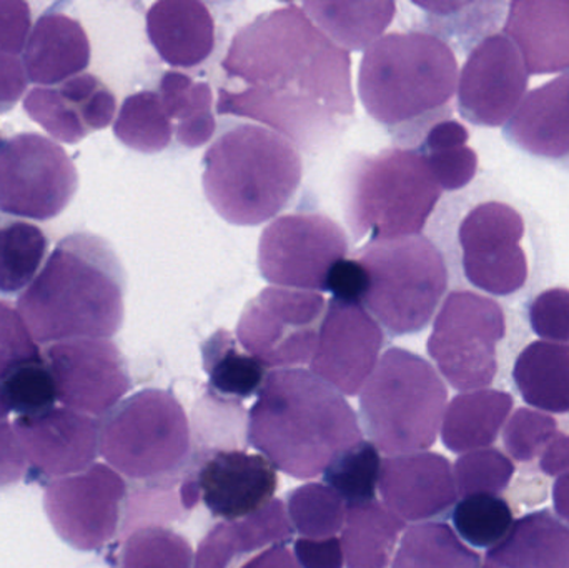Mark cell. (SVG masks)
Returning a JSON list of instances; mask_svg holds the SVG:
<instances>
[{
    "mask_svg": "<svg viewBox=\"0 0 569 568\" xmlns=\"http://www.w3.org/2000/svg\"><path fill=\"white\" fill-rule=\"evenodd\" d=\"M458 77L457 56L441 37L393 32L365 50L358 93L371 119L415 142L435 123L451 119Z\"/></svg>",
    "mask_w": 569,
    "mask_h": 568,
    "instance_id": "cell-4",
    "label": "cell"
},
{
    "mask_svg": "<svg viewBox=\"0 0 569 568\" xmlns=\"http://www.w3.org/2000/svg\"><path fill=\"white\" fill-rule=\"evenodd\" d=\"M10 407L7 403L6 393H3L2 383H0V422H6L9 417Z\"/></svg>",
    "mask_w": 569,
    "mask_h": 568,
    "instance_id": "cell-56",
    "label": "cell"
},
{
    "mask_svg": "<svg viewBox=\"0 0 569 568\" xmlns=\"http://www.w3.org/2000/svg\"><path fill=\"white\" fill-rule=\"evenodd\" d=\"M203 370L213 392L229 399H249L262 389L267 367L242 352L229 330L220 329L202 343Z\"/></svg>",
    "mask_w": 569,
    "mask_h": 568,
    "instance_id": "cell-34",
    "label": "cell"
},
{
    "mask_svg": "<svg viewBox=\"0 0 569 568\" xmlns=\"http://www.w3.org/2000/svg\"><path fill=\"white\" fill-rule=\"evenodd\" d=\"M348 236L321 213H291L266 227L259 243L263 279L283 289L327 292L331 269L347 259Z\"/></svg>",
    "mask_w": 569,
    "mask_h": 568,
    "instance_id": "cell-12",
    "label": "cell"
},
{
    "mask_svg": "<svg viewBox=\"0 0 569 568\" xmlns=\"http://www.w3.org/2000/svg\"><path fill=\"white\" fill-rule=\"evenodd\" d=\"M505 336L507 316L497 300L471 290H453L435 317L428 356L455 390H483L497 377V349Z\"/></svg>",
    "mask_w": 569,
    "mask_h": 568,
    "instance_id": "cell-10",
    "label": "cell"
},
{
    "mask_svg": "<svg viewBox=\"0 0 569 568\" xmlns=\"http://www.w3.org/2000/svg\"><path fill=\"white\" fill-rule=\"evenodd\" d=\"M453 476L461 499L477 494L500 497L513 479L515 464L500 450H475L457 460Z\"/></svg>",
    "mask_w": 569,
    "mask_h": 568,
    "instance_id": "cell-43",
    "label": "cell"
},
{
    "mask_svg": "<svg viewBox=\"0 0 569 568\" xmlns=\"http://www.w3.org/2000/svg\"><path fill=\"white\" fill-rule=\"evenodd\" d=\"M403 520L378 500L347 507L341 547L347 568H387L405 530Z\"/></svg>",
    "mask_w": 569,
    "mask_h": 568,
    "instance_id": "cell-32",
    "label": "cell"
},
{
    "mask_svg": "<svg viewBox=\"0 0 569 568\" xmlns=\"http://www.w3.org/2000/svg\"><path fill=\"white\" fill-rule=\"evenodd\" d=\"M505 33L520 50L528 72H569V0H515Z\"/></svg>",
    "mask_w": 569,
    "mask_h": 568,
    "instance_id": "cell-24",
    "label": "cell"
},
{
    "mask_svg": "<svg viewBox=\"0 0 569 568\" xmlns=\"http://www.w3.org/2000/svg\"><path fill=\"white\" fill-rule=\"evenodd\" d=\"M468 139L467 127L453 119L435 123L421 139L417 150L427 160L441 190L465 189L477 177L478 156L468 147Z\"/></svg>",
    "mask_w": 569,
    "mask_h": 568,
    "instance_id": "cell-36",
    "label": "cell"
},
{
    "mask_svg": "<svg viewBox=\"0 0 569 568\" xmlns=\"http://www.w3.org/2000/svg\"><path fill=\"white\" fill-rule=\"evenodd\" d=\"M531 330L547 342L569 343V289L551 287L528 306Z\"/></svg>",
    "mask_w": 569,
    "mask_h": 568,
    "instance_id": "cell-47",
    "label": "cell"
},
{
    "mask_svg": "<svg viewBox=\"0 0 569 568\" xmlns=\"http://www.w3.org/2000/svg\"><path fill=\"white\" fill-rule=\"evenodd\" d=\"M26 469V456L12 423L0 422V489L20 482Z\"/></svg>",
    "mask_w": 569,
    "mask_h": 568,
    "instance_id": "cell-51",
    "label": "cell"
},
{
    "mask_svg": "<svg viewBox=\"0 0 569 568\" xmlns=\"http://www.w3.org/2000/svg\"><path fill=\"white\" fill-rule=\"evenodd\" d=\"M513 380L528 406L551 413L569 412V343H528L515 360Z\"/></svg>",
    "mask_w": 569,
    "mask_h": 568,
    "instance_id": "cell-30",
    "label": "cell"
},
{
    "mask_svg": "<svg viewBox=\"0 0 569 568\" xmlns=\"http://www.w3.org/2000/svg\"><path fill=\"white\" fill-rule=\"evenodd\" d=\"M383 330L361 303L331 299L325 310L311 373L343 396H357L373 373Z\"/></svg>",
    "mask_w": 569,
    "mask_h": 568,
    "instance_id": "cell-18",
    "label": "cell"
},
{
    "mask_svg": "<svg viewBox=\"0 0 569 568\" xmlns=\"http://www.w3.org/2000/svg\"><path fill=\"white\" fill-rule=\"evenodd\" d=\"M555 510L558 519L563 520L569 526V472L558 477L553 487Z\"/></svg>",
    "mask_w": 569,
    "mask_h": 568,
    "instance_id": "cell-55",
    "label": "cell"
},
{
    "mask_svg": "<svg viewBox=\"0 0 569 568\" xmlns=\"http://www.w3.org/2000/svg\"><path fill=\"white\" fill-rule=\"evenodd\" d=\"M558 434V423L553 417L540 410L518 409L507 420L503 444L511 459L527 464L537 459L545 447Z\"/></svg>",
    "mask_w": 569,
    "mask_h": 568,
    "instance_id": "cell-45",
    "label": "cell"
},
{
    "mask_svg": "<svg viewBox=\"0 0 569 568\" xmlns=\"http://www.w3.org/2000/svg\"><path fill=\"white\" fill-rule=\"evenodd\" d=\"M325 310L321 293L267 287L243 309L237 340L266 367L305 366L317 350Z\"/></svg>",
    "mask_w": 569,
    "mask_h": 568,
    "instance_id": "cell-11",
    "label": "cell"
},
{
    "mask_svg": "<svg viewBox=\"0 0 569 568\" xmlns=\"http://www.w3.org/2000/svg\"><path fill=\"white\" fill-rule=\"evenodd\" d=\"M540 469L547 476L561 477L569 472V436L558 432L541 452Z\"/></svg>",
    "mask_w": 569,
    "mask_h": 568,
    "instance_id": "cell-53",
    "label": "cell"
},
{
    "mask_svg": "<svg viewBox=\"0 0 569 568\" xmlns=\"http://www.w3.org/2000/svg\"><path fill=\"white\" fill-rule=\"evenodd\" d=\"M355 259L370 286L363 307L391 336H411L430 326L448 290L443 253L425 236L365 243Z\"/></svg>",
    "mask_w": 569,
    "mask_h": 568,
    "instance_id": "cell-8",
    "label": "cell"
},
{
    "mask_svg": "<svg viewBox=\"0 0 569 568\" xmlns=\"http://www.w3.org/2000/svg\"><path fill=\"white\" fill-rule=\"evenodd\" d=\"M378 489L385 507L403 522H430L450 512L458 499L450 460L435 452L388 457Z\"/></svg>",
    "mask_w": 569,
    "mask_h": 568,
    "instance_id": "cell-20",
    "label": "cell"
},
{
    "mask_svg": "<svg viewBox=\"0 0 569 568\" xmlns=\"http://www.w3.org/2000/svg\"><path fill=\"white\" fill-rule=\"evenodd\" d=\"M370 279L367 270L357 259H343L331 269L327 280V292L343 302L361 303L368 292Z\"/></svg>",
    "mask_w": 569,
    "mask_h": 568,
    "instance_id": "cell-49",
    "label": "cell"
},
{
    "mask_svg": "<svg viewBox=\"0 0 569 568\" xmlns=\"http://www.w3.org/2000/svg\"><path fill=\"white\" fill-rule=\"evenodd\" d=\"M36 339L19 310L0 300V382L20 367L43 362Z\"/></svg>",
    "mask_w": 569,
    "mask_h": 568,
    "instance_id": "cell-46",
    "label": "cell"
},
{
    "mask_svg": "<svg viewBox=\"0 0 569 568\" xmlns=\"http://www.w3.org/2000/svg\"><path fill=\"white\" fill-rule=\"evenodd\" d=\"M528 79L513 40L490 33L473 47L458 77V112L473 126H507L527 96Z\"/></svg>",
    "mask_w": 569,
    "mask_h": 568,
    "instance_id": "cell-17",
    "label": "cell"
},
{
    "mask_svg": "<svg viewBox=\"0 0 569 568\" xmlns=\"http://www.w3.org/2000/svg\"><path fill=\"white\" fill-rule=\"evenodd\" d=\"M441 192L417 149L355 153L343 172L345 219L355 242L421 236Z\"/></svg>",
    "mask_w": 569,
    "mask_h": 568,
    "instance_id": "cell-6",
    "label": "cell"
},
{
    "mask_svg": "<svg viewBox=\"0 0 569 568\" xmlns=\"http://www.w3.org/2000/svg\"><path fill=\"white\" fill-rule=\"evenodd\" d=\"M189 540L166 527H140L127 537L120 568H193Z\"/></svg>",
    "mask_w": 569,
    "mask_h": 568,
    "instance_id": "cell-42",
    "label": "cell"
},
{
    "mask_svg": "<svg viewBox=\"0 0 569 568\" xmlns=\"http://www.w3.org/2000/svg\"><path fill=\"white\" fill-rule=\"evenodd\" d=\"M26 87L22 62L16 57L0 53V113L7 112L19 102Z\"/></svg>",
    "mask_w": 569,
    "mask_h": 568,
    "instance_id": "cell-52",
    "label": "cell"
},
{
    "mask_svg": "<svg viewBox=\"0 0 569 568\" xmlns=\"http://www.w3.org/2000/svg\"><path fill=\"white\" fill-rule=\"evenodd\" d=\"M46 363L56 382L57 400L86 416H109L132 389L129 367L109 339L52 343Z\"/></svg>",
    "mask_w": 569,
    "mask_h": 568,
    "instance_id": "cell-16",
    "label": "cell"
},
{
    "mask_svg": "<svg viewBox=\"0 0 569 568\" xmlns=\"http://www.w3.org/2000/svg\"><path fill=\"white\" fill-rule=\"evenodd\" d=\"M487 562L498 568H569V526L548 509L528 514L488 549Z\"/></svg>",
    "mask_w": 569,
    "mask_h": 568,
    "instance_id": "cell-28",
    "label": "cell"
},
{
    "mask_svg": "<svg viewBox=\"0 0 569 568\" xmlns=\"http://www.w3.org/2000/svg\"><path fill=\"white\" fill-rule=\"evenodd\" d=\"M447 400V386L428 360L391 347L361 390V429L387 456L427 452L437 442Z\"/></svg>",
    "mask_w": 569,
    "mask_h": 568,
    "instance_id": "cell-7",
    "label": "cell"
},
{
    "mask_svg": "<svg viewBox=\"0 0 569 568\" xmlns=\"http://www.w3.org/2000/svg\"><path fill=\"white\" fill-rule=\"evenodd\" d=\"M90 42L80 22L66 13H46L27 40L23 66L30 82L52 87L89 67Z\"/></svg>",
    "mask_w": 569,
    "mask_h": 568,
    "instance_id": "cell-26",
    "label": "cell"
},
{
    "mask_svg": "<svg viewBox=\"0 0 569 568\" xmlns=\"http://www.w3.org/2000/svg\"><path fill=\"white\" fill-rule=\"evenodd\" d=\"M291 526L303 539H330L347 519V504L327 484H307L287 497Z\"/></svg>",
    "mask_w": 569,
    "mask_h": 568,
    "instance_id": "cell-39",
    "label": "cell"
},
{
    "mask_svg": "<svg viewBox=\"0 0 569 568\" xmlns=\"http://www.w3.org/2000/svg\"><path fill=\"white\" fill-rule=\"evenodd\" d=\"M481 568H498V567H495L493 564L485 562V566H481Z\"/></svg>",
    "mask_w": 569,
    "mask_h": 568,
    "instance_id": "cell-57",
    "label": "cell"
},
{
    "mask_svg": "<svg viewBox=\"0 0 569 568\" xmlns=\"http://www.w3.org/2000/svg\"><path fill=\"white\" fill-rule=\"evenodd\" d=\"M49 242L42 229L23 220L0 223V292L27 289L39 272Z\"/></svg>",
    "mask_w": 569,
    "mask_h": 568,
    "instance_id": "cell-38",
    "label": "cell"
},
{
    "mask_svg": "<svg viewBox=\"0 0 569 568\" xmlns=\"http://www.w3.org/2000/svg\"><path fill=\"white\" fill-rule=\"evenodd\" d=\"M222 67L242 87L220 89L217 113L257 120L300 149L323 146L355 113L350 52L295 3L242 27Z\"/></svg>",
    "mask_w": 569,
    "mask_h": 568,
    "instance_id": "cell-1",
    "label": "cell"
},
{
    "mask_svg": "<svg viewBox=\"0 0 569 568\" xmlns=\"http://www.w3.org/2000/svg\"><path fill=\"white\" fill-rule=\"evenodd\" d=\"M303 177L293 143L256 123H240L203 156V193L233 226L253 227L279 216Z\"/></svg>",
    "mask_w": 569,
    "mask_h": 568,
    "instance_id": "cell-5",
    "label": "cell"
},
{
    "mask_svg": "<svg viewBox=\"0 0 569 568\" xmlns=\"http://www.w3.org/2000/svg\"><path fill=\"white\" fill-rule=\"evenodd\" d=\"M23 109L53 139L77 143L106 129L116 116L112 90L92 73H80L59 86L36 87L27 93Z\"/></svg>",
    "mask_w": 569,
    "mask_h": 568,
    "instance_id": "cell-22",
    "label": "cell"
},
{
    "mask_svg": "<svg viewBox=\"0 0 569 568\" xmlns=\"http://www.w3.org/2000/svg\"><path fill=\"white\" fill-rule=\"evenodd\" d=\"M79 186L69 153L39 133H19L0 146V210L49 220L59 216Z\"/></svg>",
    "mask_w": 569,
    "mask_h": 568,
    "instance_id": "cell-13",
    "label": "cell"
},
{
    "mask_svg": "<svg viewBox=\"0 0 569 568\" xmlns=\"http://www.w3.org/2000/svg\"><path fill=\"white\" fill-rule=\"evenodd\" d=\"M99 449L127 479H169L187 466L192 452L186 410L169 390H140L107 416Z\"/></svg>",
    "mask_w": 569,
    "mask_h": 568,
    "instance_id": "cell-9",
    "label": "cell"
},
{
    "mask_svg": "<svg viewBox=\"0 0 569 568\" xmlns=\"http://www.w3.org/2000/svg\"><path fill=\"white\" fill-rule=\"evenodd\" d=\"M147 36L172 67L199 66L216 49V22L199 0H160L147 12Z\"/></svg>",
    "mask_w": 569,
    "mask_h": 568,
    "instance_id": "cell-25",
    "label": "cell"
},
{
    "mask_svg": "<svg viewBox=\"0 0 569 568\" xmlns=\"http://www.w3.org/2000/svg\"><path fill=\"white\" fill-rule=\"evenodd\" d=\"M126 272L102 237L76 232L57 243L17 300L36 342L110 339L123 323Z\"/></svg>",
    "mask_w": 569,
    "mask_h": 568,
    "instance_id": "cell-2",
    "label": "cell"
},
{
    "mask_svg": "<svg viewBox=\"0 0 569 568\" xmlns=\"http://www.w3.org/2000/svg\"><path fill=\"white\" fill-rule=\"evenodd\" d=\"M159 96L177 142L187 149L206 146L217 130L212 87L176 70L163 73Z\"/></svg>",
    "mask_w": 569,
    "mask_h": 568,
    "instance_id": "cell-33",
    "label": "cell"
},
{
    "mask_svg": "<svg viewBox=\"0 0 569 568\" xmlns=\"http://www.w3.org/2000/svg\"><path fill=\"white\" fill-rule=\"evenodd\" d=\"M513 407V396L503 390L460 393L445 410L441 442L453 454L488 449L497 442Z\"/></svg>",
    "mask_w": 569,
    "mask_h": 568,
    "instance_id": "cell-29",
    "label": "cell"
},
{
    "mask_svg": "<svg viewBox=\"0 0 569 568\" xmlns=\"http://www.w3.org/2000/svg\"><path fill=\"white\" fill-rule=\"evenodd\" d=\"M391 568H481V559L448 524L423 522L403 534Z\"/></svg>",
    "mask_w": 569,
    "mask_h": 568,
    "instance_id": "cell-35",
    "label": "cell"
},
{
    "mask_svg": "<svg viewBox=\"0 0 569 568\" xmlns=\"http://www.w3.org/2000/svg\"><path fill=\"white\" fill-rule=\"evenodd\" d=\"M117 139L142 153H157L172 142L173 127L159 93L142 90L123 100L113 123Z\"/></svg>",
    "mask_w": 569,
    "mask_h": 568,
    "instance_id": "cell-37",
    "label": "cell"
},
{
    "mask_svg": "<svg viewBox=\"0 0 569 568\" xmlns=\"http://www.w3.org/2000/svg\"><path fill=\"white\" fill-rule=\"evenodd\" d=\"M30 7L22 0H0V53L16 57L30 36Z\"/></svg>",
    "mask_w": 569,
    "mask_h": 568,
    "instance_id": "cell-48",
    "label": "cell"
},
{
    "mask_svg": "<svg viewBox=\"0 0 569 568\" xmlns=\"http://www.w3.org/2000/svg\"><path fill=\"white\" fill-rule=\"evenodd\" d=\"M527 222L517 207L501 200L475 206L461 220V267L471 286L495 297H511L530 279L523 242Z\"/></svg>",
    "mask_w": 569,
    "mask_h": 568,
    "instance_id": "cell-14",
    "label": "cell"
},
{
    "mask_svg": "<svg viewBox=\"0 0 569 568\" xmlns=\"http://www.w3.org/2000/svg\"><path fill=\"white\" fill-rule=\"evenodd\" d=\"M295 559L303 568H343L345 556L341 540L298 539L295 542Z\"/></svg>",
    "mask_w": 569,
    "mask_h": 568,
    "instance_id": "cell-50",
    "label": "cell"
},
{
    "mask_svg": "<svg viewBox=\"0 0 569 568\" xmlns=\"http://www.w3.org/2000/svg\"><path fill=\"white\" fill-rule=\"evenodd\" d=\"M293 539V526L280 499L246 519L220 522L200 540L193 568H230L237 560L260 549L287 546Z\"/></svg>",
    "mask_w": 569,
    "mask_h": 568,
    "instance_id": "cell-27",
    "label": "cell"
},
{
    "mask_svg": "<svg viewBox=\"0 0 569 568\" xmlns=\"http://www.w3.org/2000/svg\"><path fill=\"white\" fill-rule=\"evenodd\" d=\"M503 136L527 156L569 172V72L527 92Z\"/></svg>",
    "mask_w": 569,
    "mask_h": 568,
    "instance_id": "cell-23",
    "label": "cell"
},
{
    "mask_svg": "<svg viewBox=\"0 0 569 568\" xmlns=\"http://www.w3.org/2000/svg\"><path fill=\"white\" fill-rule=\"evenodd\" d=\"M381 464L380 450L370 440L363 439L357 446L343 450L325 469V482L338 492L348 507L361 506L375 500Z\"/></svg>",
    "mask_w": 569,
    "mask_h": 568,
    "instance_id": "cell-40",
    "label": "cell"
},
{
    "mask_svg": "<svg viewBox=\"0 0 569 568\" xmlns=\"http://www.w3.org/2000/svg\"><path fill=\"white\" fill-rule=\"evenodd\" d=\"M303 12L341 49L365 50L373 46L397 12L393 0L373 2H308Z\"/></svg>",
    "mask_w": 569,
    "mask_h": 568,
    "instance_id": "cell-31",
    "label": "cell"
},
{
    "mask_svg": "<svg viewBox=\"0 0 569 568\" xmlns=\"http://www.w3.org/2000/svg\"><path fill=\"white\" fill-rule=\"evenodd\" d=\"M126 497L123 477L106 464H93L76 476L52 480L43 494V510L67 546L96 552L117 536Z\"/></svg>",
    "mask_w": 569,
    "mask_h": 568,
    "instance_id": "cell-15",
    "label": "cell"
},
{
    "mask_svg": "<svg viewBox=\"0 0 569 568\" xmlns=\"http://www.w3.org/2000/svg\"><path fill=\"white\" fill-rule=\"evenodd\" d=\"M451 520L458 536L478 549H491L500 544L515 522L507 500L490 494L461 499L455 506Z\"/></svg>",
    "mask_w": 569,
    "mask_h": 568,
    "instance_id": "cell-41",
    "label": "cell"
},
{
    "mask_svg": "<svg viewBox=\"0 0 569 568\" xmlns=\"http://www.w3.org/2000/svg\"><path fill=\"white\" fill-rule=\"evenodd\" d=\"M190 476L210 514L227 522L262 509L279 487L276 467L266 457L242 450L213 452Z\"/></svg>",
    "mask_w": 569,
    "mask_h": 568,
    "instance_id": "cell-21",
    "label": "cell"
},
{
    "mask_svg": "<svg viewBox=\"0 0 569 568\" xmlns=\"http://www.w3.org/2000/svg\"><path fill=\"white\" fill-rule=\"evenodd\" d=\"M249 440L276 469L307 480L363 436L357 413L330 383L308 370L279 369L250 409Z\"/></svg>",
    "mask_w": 569,
    "mask_h": 568,
    "instance_id": "cell-3",
    "label": "cell"
},
{
    "mask_svg": "<svg viewBox=\"0 0 569 568\" xmlns=\"http://www.w3.org/2000/svg\"><path fill=\"white\" fill-rule=\"evenodd\" d=\"M27 464L47 479H63L92 467L99 456L100 423L67 407H52L13 422Z\"/></svg>",
    "mask_w": 569,
    "mask_h": 568,
    "instance_id": "cell-19",
    "label": "cell"
},
{
    "mask_svg": "<svg viewBox=\"0 0 569 568\" xmlns=\"http://www.w3.org/2000/svg\"><path fill=\"white\" fill-rule=\"evenodd\" d=\"M239 568H301L287 546L269 547Z\"/></svg>",
    "mask_w": 569,
    "mask_h": 568,
    "instance_id": "cell-54",
    "label": "cell"
},
{
    "mask_svg": "<svg viewBox=\"0 0 569 568\" xmlns=\"http://www.w3.org/2000/svg\"><path fill=\"white\" fill-rule=\"evenodd\" d=\"M0 383L10 410L19 416L46 412L57 400L56 382L46 360L20 367Z\"/></svg>",
    "mask_w": 569,
    "mask_h": 568,
    "instance_id": "cell-44",
    "label": "cell"
}]
</instances>
